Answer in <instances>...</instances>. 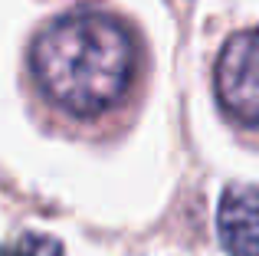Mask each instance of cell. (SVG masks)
Wrapping results in <instances>:
<instances>
[{
	"mask_svg": "<svg viewBox=\"0 0 259 256\" xmlns=\"http://www.w3.org/2000/svg\"><path fill=\"white\" fill-rule=\"evenodd\" d=\"M135 69L125 23L99 10L56 17L30 46V72L63 112L102 115L121 102Z\"/></svg>",
	"mask_w": 259,
	"mask_h": 256,
	"instance_id": "cell-1",
	"label": "cell"
},
{
	"mask_svg": "<svg viewBox=\"0 0 259 256\" xmlns=\"http://www.w3.org/2000/svg\"><path fill=\"white\" fill-rule=\"evenodd\" d=\"M217 99L243 125H259V26L227 39L217 59Z\"/></svg>",
	"mask_w": 259,
	"mask_h": 256,
	"instance_id": "cell-2",
	"label": "cell"
},
{
	"mask_svg": "<svg viewBox=\"0 0 259 256\" xmlns=\"http://www.w3.org/2000/svg\"><path fill=\"white\" fill-rule=\"evenodd\" d=\"M220 243L230 256H259V187L233 184L223 191L217 210Z\"/></svg>",
	"mask_w": 259,
	"mask_h": 256,
	"instance_id": "cell-3",
	"label": "cell"
},
{
	"mask_svg": "<svg viewBox=\"0 0 259 256\" xmlns=\"http://www.w3.org/2000/svg\"><path fill=\"white\" fill-rule=\"evenodd\" d=\"M59 253H63L59 240L46 237V233H23L17 243L0 250V256H59Z\"/></svg>",
	"mask_w": 259,
	"mask_h": 256,
	"instance_id": "cell-4",
	"label": "cell"
}]
</instances>
